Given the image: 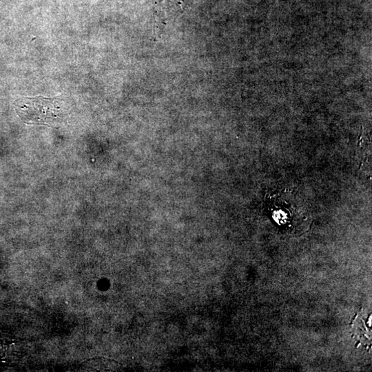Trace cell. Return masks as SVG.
Here are the masks:
<instances>
[{
	"instance_id": "obj_1",
	"label": "cell",
	"mask_w": 372,
	"mask_h": 372,
	"mask_svg": "<svg viewBox=\"0 0 372 372\" xmlns=\"http://www.w3.org/2000/svg\"><path fill=\"white\" fill-rule=\"evenodd\" d=\"M15 110L21 120L28 124L48 125L59 117L57 102L44 97L18 99Z\"/></svg>"
}]
</instances>
